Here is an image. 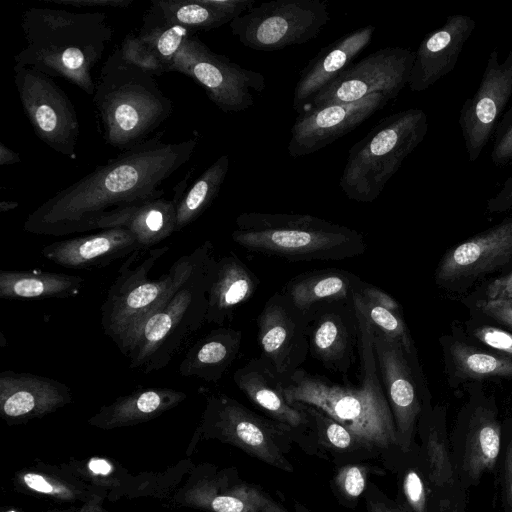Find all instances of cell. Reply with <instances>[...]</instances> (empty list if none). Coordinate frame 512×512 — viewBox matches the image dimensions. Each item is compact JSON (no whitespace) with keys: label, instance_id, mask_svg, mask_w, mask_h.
<instances>
[{"label":"cell","instance_id":"cell-1","mask_svg":"<svg viewBox=\"0 0 512 512\" xmlns=\"http://www.w3.org/2000/svg\"><path fill=\"white\" fill-rule=\"evenodd\" d=\"M197 138L167 143L160 137L122 151L31 212L26 232L67 236L94 230L106 213L162 197L161 186L192 157Z\"/></svg>","mask_w":512,"mask_h":512},{"label":"cell","instance_id":"cell-2","mask_svg":"<svg viewBox=\"0 0 512 512\" xmlns=\"http://www.w3.org/2000/svg\"><path fill=\"white\" fill-rule=\"evenodd\" d=\"M353 306L360 326L359 385L338 384L300 368L284 386V394L289 403L312 406L343 425L357 443L388 448L398 444V438L377 368L372 326Z\"/></svg>","mask_w":512,"mask_h":512},{"label":"cell","instance_id":"cell-3","mask_svg":"<svg viewBox=\"0 0 512 512\" xmlns=\"http://www.w3.org/2000/svg\"><path fill=\"white\" fill-rule=\"evenodd\" d=\"M21 30L26 44L15 63L63 78L93 96L92 69L114 34L106 13L30 7L22 13Z\"/></svg>","mask_w":512,"mask_h":512},{"label":"cell","instance_id":"cell-4","mask_svg":"<svg viewBox=\"0 0 512 512\" xmlns=\"http://www.w3.org/2000/svg\"><path fill=\"white\" fill-rule=\"evenodd\" d=\"M217 258L204 241L188 254L179 279L165 298L117 346L130 369L148 374L165 368L204 323Z\"/></svg>","mask_w":512,"mask_h":512},{"label":"cell","instance_id":"cell-5","mask_svg":"<svg viewBox=\"0 0 512 512\" xmlns=\"http://www.w3.org/2000/svg\"><path fill=\"white\" fill-rule=\"evenodd\" d=\"M235 224L237 245L290 262L344 260L367 249L362 233L309 214L244 212Z\"/></svg>","mask_w":512,"mask_h":512},{"label":"cell","instance_id":"cell-6","mask_svg":"<svg viewBox=\"0 0 512 512\" xmlns=\"http://www.w3.org/2000/svg\"><path fill=\"white\" fill-rule=\"evenodd\" d=\"M92 102L104 140L121 152L148 140L173 111L154 76L114 53L101 67Z\"/></svg>","mask_w":512,"mask_h":512},{"label":"cell","instance_id":"cell-7","mask_svg":"<svg viewBox=\"0 0 512 512\" xmlns=\"http://www.w3.org/2000/svg\"><path fill=\"white\" fill-rule=\"evenodd\" d=\"M427 131V115L419 108L383 118L349 150L339 181L346 197L362 203L375 201Z\"/></svg>","mask_w":512,"mask_h":512},{"label":"cell","instance_id":"cell-8","mask_svg":"<svg viewBox=\"0 0 512 512\" xmlns=\"http://www.w3.org/2000/svg\"><path fill=\"white\" fill-rule=\"evenodd\" d=\"M168 250V246L139 249L118 269L101 305L103 332L116 346L165 298L182 274L188 254L178 258L160 278H149L158 259Z\"/></svg>","mask_w":512,"mask_h":512},{"label":"cell","instance_id":"cell-9","mask_svg":"<svg viewBox=\"0 0 512 512\" xmlns=\"http://www.w3.org/2000/svg\"><path fill=\"white\" fill-rule=\"evenodd\" d=\"M329 20L325 1L273 0L251 7L229 26L244 46L268 52L311 41Z\"/></svg>","mask_w":512,"mask_h":512},{"label":"cell","instance_id":"cell-10","mask_svg":"<svg viewBox=\"0 0 512 512\" xmlns=\"http://www.w3.org/2000/svg\"><path fill=\"white\" fill-rule=\"evenodd\" d=\"M168 72H178L201 85L208 98L224 113L245 111L255 103V93L265 87L264 76L213 52L196 35L186 39Z\"/></svg>","mask_w":512,"mask_h":512},{"label":"cell","instance_id":"cell-11","mask_svg":"<svg viewBox=\"0 0 512 512\" xmlns=\"http://www.w3.org/2000/svg\"><path fill=\"white\" fill-rule=\"evenodd\" d=\"M13 78L36 136L55 152L74 159L80 126L66 93L52 77L26 65L14 63Z\"/></svg>","mask_w":512,"mask_h":512},{"label":"cell","instance_id":"cell-12","mask_svg":"<svg viewBox=\"0 0 512 512\" xmlns=\"http://www.w3.org/2000/svg\"><path fill=\"white\" fill-rule=\"evenodd\" d=\"M414 60L415 51L409 48L378 49L351 64L302 110L334 103H351L376 92H384L395 99L409 83Z\"/></svg>","mask_w":512,"mask_h":512},{"label":"cell","instance_id":"cell-13","mask_svg":"<svg viewBox=\"0 0 512 512\" xmlns=\"http://www.w3.org/2000/svg\"><path fill=\"white\" fill-rule=\"evenodd\" d=\"M256 324L260 357L285 386L309 353L307 315L276 292L266 300Z\"/></svg>","mask_w":512,"mask_h":512},{"label":"cell","instance_id":"cell-14","mask_svg":"<svg viewBox=\"0 0 512 512\" xmlns=\"http://www.w3.org/2000/svg\"><path fill=\"white\" fill-rule=\"evenodd\" d=\"M512 96V46L503 62L494 48L475 94L460 110L459 125L469 161L475 162L493 136L500 115Z\"/></svg>","mask_w":512,"mask_h":512},{"label":"cell","instance_id":"cell-15","mask_svg":"<svg viewBox=\"0 0 512 512\" xmlns=\"http://www.w3.org/2000/svg\"><path fill=\"white\" fill-rule=\"evenodd\" d=\"M205 415L210 426L248 454L282 470L292 471L278 445L279 438L290 427L264 419L223 394L208 397Z\"/></svg>","mask_w":512,"mask_h":512},{"label":"cell","instance_id":"cell-16","mask_svg":"<svg viewBox=\"0 0 512 512\" xmlns=\"http://www.w3.org/2000/svg\"><path fill=\"white\" fill-rule=\"evenodd\" d=\"M372 335L377 368L393 414L398 444L406 452L422 410L413 367L415 356L406 353L401 343L373 326Z\"/></svg>","mask_w":512,"mask_h":512},{"label":"cell","instance_id":"cell-17","mask_svg":"<svg viewBox=\"0 0 512 512\" xmlns=\"http://www.w3.org/2000/svg\"><path fill=\"white\" fill-rule=\"evenodd\" d=\"M392 99L384 92H376L351 103L302 110L290 130L289 155L297 158L321 150L354 130Z\"/></svg>","mask_w":512,"mask_h":512},{"label":"cell","instance_id":"cell-18","mask_svg":"<svg viewBox=\"0 0 512 512\" xmlns=\"http://www.w3.org/2000/svg\"><path fill=\"white\" fill-rule=\"evenodd\" d=\"M306 315L309 353L328 371L346 376L360 346V326L352 301L321 304Z\"/></svg>","mask_w":512,"mask_h":512},{"label":"cell","instance_id":"cell-19","mask_svg":"<svg viewBox=\"0 0 512 512\" xmlns=\"http://www.w3.org/2000/svg\"><path fill=\"white\" fill-rule=\"evenodd\" d=\"M512 259V216L449 250L441 259L436 280L452 283L493 271Z\"/></svg>","mask_w":512,"mask_h":512},{"label":"cell","instance_id":"cell-20","mask_svg":"<svg viewBox=\"0 0 512 512\" xmlns=\"http://www.w3.org/2000/svg\"><path fill=\"white\" fill-rule=\"evenodd\" d=\"M476 27L475 20L464 14L447 17L438 29L427 34L415 51L408 86L422 92L449 74Z\"/></svg>","mask_w":512,"mask_h":512},{"label":"cell","instance_id":"cell-21","mask_svg":"<svg viewBox=\"0 0 512 512\" xmlns=\"http://www.w3.org/2000/svg\"><path fill=\"white\" fill-rule=\"evenodd\" d=\"M139 249L142 247L132 232L110 228L52 242L41 249V255L62 267L92 269L106 267Z\"/></svg>","mask_w":512,"mask_h":512},{"label":"cell","instance_id":"cell-22","mask_svg":"<svg viewBox=\"0 0 512 512\" xmlns=\"http://www.w3.org/2000/svg\"><path fill=\"white\" fill-rule=\"evenodd\" d=\"M375 29L368 24L322 47L300 72L293 92V109L300 113L318 92L353 64V60L371 42Z\"/></svg>","mask_w":512,"mask_h":512},{"label":"cell","instance_id":"cell-23","mask_svg":"<svg viewBox=\"0 0 512 512\" xmlns=\"http://www.w3.org/2000/svg\"><path fill=\"white\" fill-rule=\"evenodd\" d=\"M70 388L49 377L5 370L0 373V408L6 419L20 420L69 403Z\"/></svg>","mask_w":512,"mask_h":512},{"label":"cell","instance_id":"cell-24","mask_svg":"<svg viewBox=\"0 0 512 512\" xmlns=\"http://www.w3.org/2000/svg\"><path fill=\"white\" fill-rule=\"evenodd\" d=\"M453 461L464 489L477 484L495 467L501 449V425L488 407L474 409L465 427L461 444L455 445Z\"/></svg>","mask_w":512,"mask_h":512},{"label":"cell","instance_id":"cell-25","mask_svg":"<svg viewBox=\"0 0 512 512\" xmlns=\"http://www.w3.org/2000/svg\"><path fill=\"white\" fill-rule=\"evenodd\" d=\"M186 180L175 188L172 199L163 197L132 204L103 215L94 230L124 228L132 232L144 249L176 232V208L185 194Z\"/></svg>","mask_w":512,"mask_h":512},{"label":"cell","instance_id":"cell-26","mask_svg":"<svg viewBox=\"0 0 512 512\" xmlns=\"http://www.w3.org/2000/svg\"><path fill=\"white\" fill-rule=\"evenodd\" d=\"M236 386L274 421L290 428L306 425L311 417L302 403H289L284 385L261 358H251L233 374Z\"/></svg>","mask_w":512,"mask_h":512},{"label":"cell","instance_id":"cell-27","mask_svg":"<svg viewBox=\"0 0 512 512\" xmlns=\"http://www.w3.org/2000/svg\"><path fill=\"white\" fill-rule=\"evenodd\" d=\"M259 279L234 253L217 258L208 291L206 323L220 327L230 321L241 305L255 294Z\"/></svg>","mask_w":512,"mask_h":512},{"label":"cell","instance_id":"cell-28","mask_svg":"<svg viewBox=\"0 0 512 512\" xmlns=\"http://www.w3.org/2000/svg\"><path fill=\"white\" fill-rule=\"evenodd\" d=\"M363 284L364 281L350 271L329 268L301 273L291 278L280 292L306 314L321 304L352 301Z\"/></svg>","mask_w":512,"mask_h":512},{"label":"cell","instance_id":"cell-29","mask_svg":"<svg viewBox=\"0 0 512 512\" xmlns=\"http://www.w3.org/2000/svg\"><path fill=\"white\" fill-rule=\"evenodd\" d=\"M242 343V331L219 327L196 341L179 365L184 377H196L206 382H219L237 358Z\"/></svg>","mask_w":512,"mask_h":512},{"label":"cell","instance_id":"cell-30","mask_svg":"<svg viewBox=\"0 0 512 512\" xmlns=\"http://www.w3.org/2000/svg\"><path fill=\"white\" fill-rule=\"evenodd\" d=\"M84 278L43 270H1L0 298L38 300L69 298L80 294Z\"/></svg>","mask_w":512,"mask_h":512},{"label":"cell","instance_id":"cell-31","mask_svg":"<svg viewBox=\"0 0 512 512\" xmlns=\"http://www.w3.org/2000/svg\"><path fill=\"white\" fill-rule=\"evenodd\" d=\"M186 398V394L171 388L139 387L132 393L118 398L113 404L103 407L98 419L120 422L146 419L169 409Z\"/></svg>","mask_w":512,"mask_h":512},{"label":"cell","instance_id":"cell-32","mask_svg":"<svg viewBox=\"0 0 512 512\" xmlns=\"http://www.w3.org/2000/svg\"><path fill=\"white\" fill-rule=\"evenodd\" d=\"M229 165V155H221L185 192L176 208V232L197 220L212 204L227 176Z\"/></svg>","mask_w":512,"mask_h":512},{"label":"cell","instance_id":"cell-33","mask_svg":"<svg viewBox=\"0 0 512 512\" xmlns=\"http://www.w3.org/2000/svg\"><path fill=\"white\" fill-rule=\"evenodd\" d=\"M137 35L158 56L168 72L183 43L195 33L171 22L151 3L142 16Z\"/></svg>","mask_w":512,"mask_h":512},{"label":"cell","instance_id":"cell-34","mask_svg":"<svg viewBox=\"0 0 512 512\" xmlns=\"http://www.w3.org/2000/svg\"><path fill=\"white\" fill-rule=\"evenodd\" d=\"M450 353L456 374L463 379L512 377L511 357L487 353L458 341L452 343Z\"/></svg>","mask_w":512,"mask_h":512},{"label":"cell","instance_id":"cell-35","mask_svg":"<svg viewBox=\"0 0 512 512\" xmlns=\"http://www.w3.org/2000/svg\"><path fill=\"white\" fill-rule=\"evenodd\" d=\"M151 3L171 22L193 33L212 30L233 20L202 0H154Z\"/></svg>","mask_w":512,"mask_h":512},{"label":"cell","instance_id":"cell-36","mask_svg":"<svg viewBox=\"0 0 512 512\" xmlns=\"http://www.w3.org/2000/svg\"><path fill=\"white\" fill-rule=\"evenodd\" d=\"M352 302L364 313L375 329L401 343L406 353L415 356L414 344L401 311H394L368 301L359 291L354 293Z\"/></svg>","mask_w":512,"mask_h":512},{"label":"cell","instance_id":"cell-37","mask_svg":"<svg viewBox=\"0 0 512 512\" xmlns=\"http://www.w3.org/2000/svg\"><path fill=\"white\" fill-rule=\"evenodd\" d=\"M425 451L428 476L434 488L445 489L460 482L445 433L431 427L426 437Z\"/></svg>","mask_w":512,"mask_h":512},{"label":"cell","instance_id":"cell-38","mask_svg":"<svg viewBox=\"0 0 512 512\" xmlns=\"http://www.w3.org/2000/svg\"><path fill=\"white\" fill-rule=\"evenodd\" d=\"M124 63L152 76H160L167 69L158 56L135 33H128L113 52Z\"/></svg>","mask_w":512,"mask_h":512},{"label":"cell","instance_id":"cell-39","mask_svg":"<svg viewBox=\"0 0 512 512\" xmlns=\"http://www.w3.org/2000/svg\"><path fill=\"white\" fill-rule=\"evenodd\" d=\"M491 160L498 167L512 164V104L494 130Z\"/></svg>","mask_w":512,"mask_h":512},{"label":"cell","instance_id":"cell-40","mask_svg":"<svg viewBox=\"0 0 512 512\" xmlns=\"http://www.w3.org/2000/svg\"><path fill=\"white\" fill-rule=\"evenodd\" d=\"M403 493L413 512H428V492L425 481L415 469H408L403 477Z\"/></svg>","mask_w":512,"mask_h":512},{"label":"cell","instance_id":"cell-41","mask_svg":"<svg viewBox=\"0 0 512 512\" xmlns=\"http://www.w3.org/2000/svg\"><path fill=\"white\" fill-rule=\"evenodd\" d=\"M335 482L350 498L359 497L366 487V470L361 466H345L336 475Z\"/></svg>","mask_w":512,"mask_h":512},{"label":"cell","instance_id":"cell-42","mask_svg":"<svg viewBox=\"0 0 512 512\" xmlns=\"http://www.w3.org/2000/svg\"><path fill=\"white\" fill-rule=\"evenodd\" d=\"M473 335L485 345L501 351L512 358V334L502 329L481 326L474 330Z\"/></svg>","mask_w":512,"mask_h":512},{"label":"cell","instance_id":"cell-43","mask_svg":"<svg viewBox=\"0 0 512 512\" xmlns=\"http://www.w3.org/2000/svg\"><path fill=\"white\" fill-rule=\"evenodd\" d=\"M477 307L487 316L512 328V298L482 300Z\"/></svg>","mask_w":512,"mask_h":512},{"label":"cell","instance_id":"cell-44","mask_svg":"<svg viewBox=\"0 0 512 512\" xmlns=\"http://www.w3.org/2000/svg\"><path fill=\"white\" fill-rule=\"evenodd\" d=\"M464 490L460 482L452 487L440 489L441 495L436 503V512H464Z\"/></svg>","mask_w":512,"mask_h":512},{"label":"cell","instance_id":"cell-45","mask_svg":"<svg viewBox=\"0 0 512 512\" xmlns=\"http://www.w3.org/2000/svg\"><path fill=\"white\" fill-rule=\"evenodd\" d=\"M510 210H512V172L498 192L487 201V211L490 213H502Z\"/></svg>","mask_w":512,"mask_h":512},{"label":"cell","instance_id":"cell-46","mask_svg":"<svg viewBox=\"0 0 512 512\" xmlns=\"http://www.w3.org/2000/svg\"><path fill=\"white\" fill-rule=\"evenodd\" d=\"M75 8H127L134 0H42Z\"/></svg>","mask_w":512,"mask_h":512},{"label":"cell","instance_id":"cell-47","mask_svg":"<svg viewBox=\"0 0 512 512\" xmlns=\"http://www.w3.org/2000/svg\"><path fill=\"white\" fill-rule=\"evenodd\" d=\"M204 4L230 16L232 19L248 11L255 0H202Z\"/></svg>","mask_w":512,"mask_h":512},{"label":"cell","instance_id":"cell-48","mask_svg":"<svg viewBox=\"0 0 512 512\" xmlns=\"http://www.w3.org/2000/svg\"><path fill=\"white\" fill-rule=\"evenodd\" d=\"M359 293L368 301L394 311H401V307L396 299L374 285L364 282Z\"/></svg>","mask_w":512,"mask_h":512},{"label":"cell","instance_id":"cell-49","mask_svg":"<svg viewBox=\"0 0 512 512\" xmlns=\"http://www.w3.org/2000/svg\"><path fill=\"white\" fill-rule=\"evenodd\" d=\"M502 484L506 511L512 512V438L506 446Z\"/></svg>","mask_w":512,"mask_h":512},{"label":"cell","instance_id":"cell-50","mask_svg":"<svg viewBox=\"0 0 512 512\" xmlns=\"http://www.w3.org/2000/svg\"><path fill=\"white\" fill-rule=\"evenodd\" d=\"M488 299L512 298V271L494 279L486 289Z\"/></svg>","mask_w":512,"mask_h":512},{"label":"cell","instance_id":"cell-51","mask_svg":"<svg viewBox=\"0 0 512 512\" xmlns=\"http://www.w3.org/2000/svg\"><path fill=\"white\" fill-rule=\"evenodd\" d=\"M24 482L28 487L40 493L48 494L52 493L54 490L53 486L48 481H46L45 478L34 473L26 474L24 476Z\"/></svg>","mask_w":512,"mask_h":512},{"label":"cell","instance_id":"cell-52","mask_svg":"<svg viewBox=\"0 0 512 512\" xmlns=\"http://www.w3.org/2000/svg\"><path fill=\"white\" fill-rule=\"evenodd\" d=\"M21 161L20 154L16 151L5 146L4 143H0V165H12Z\"/></svg>","mask_w":512,"mask_h":512},{"label":"cell","instance_id":"cell-53","mask_svg":"<svg viewBox=\"0 0 512 512\" xmlns=\"http://www.w3.org/2000/svg\"><path fill=\"white\" fill-rule=\"evenodd\" d=\"M89 469L99 475H107L111 471V465L103 459H93L89 462Z\"/></svg>","mask_w":512,"mask_h":512},{"label":"cell","instance_id":"cell-54","mask_svg":"<svg viewBox=\"0 0 512 512\" xmlns=\"http://www.w3.org/2000/svg\"><path fill=\"white\" fill-rule=\"evenodd\" d=\"M369 512H402L397 508L387 506L384 503L371 502L369 504Z\"/></svg>","mask_w":512,"mask_h":512},{"label":"cell","instance_id":"cell-55","mask_svg":"<svg viewBox=\"0 0 512 512\" xmlns=\"http://www.w3.org/2000/svg\"><path fill=\"white\" fill-rule=\"evenodd\" d=\"M18 202L16 201H11V200H2L0 202V211L1 212H7V211H10V210H13L15 208L18 207Z\"/></svg>","mask_w":512,"mask_h":512},{"label":"cell","instance_id":"cell-56","mask_svg":"<svg viewBox=\"0 0 512 512\" xmlns=\"http://www.w3.org/2000/svg\"><path fill=\"white\" fill-rule=\"evenodd\" d=\"M9 512H15V511H9Z\"/></svg>","mask_w":512,"mask_h":512}]
</instances>
